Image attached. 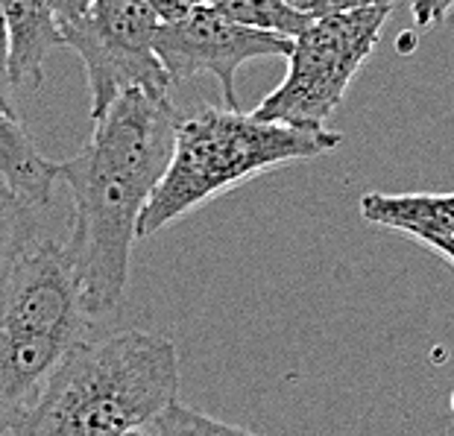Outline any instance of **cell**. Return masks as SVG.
<instances>
[{
	"label": "cell",
	"instance_id": "1",
	"mask_svg": "<svg viewBox=\"0 0 454 436\" xmlns=\"http://www.w3.org/2000/svg\"><path fill=\"white\" fill-rule=\"evenodd\" d=\"M179 112L170 94L127 89L94 121L91 138L59 164L71 191V255L89 316L114 311L129 284L138 220L168 170Z\"/></svg>",
	"mask_w": 454,
	"mask_h": 436
},
{
	"label": "cell",
	"instance_id": "2",
	"mask_svg": "<svg viewBox=\"0 0 454 436\" xmlns=\"http://www.w3.org/2000/svg\"><path fill=\"white\" fill-rule=\"evenodd\" d=\"M179 354L168 337L123 328L82 337L4 436H127L176 401Z\"/></svg>",
	"mask_w": 454,
	"mask_h": 436
},
{
	"label": "cell",
	"instance_id": "3",
	"mask_svg": "<svg viewBox=\"0 0 454 436\" xmlns=\"http://www.w3.org/2000/svg\"><path fill=\"white\" fill-rule=\"evenodd\" d=\"M340 141V132L261 121L229 105H200L179 114L173 156L141 211L138 237L159 235L164 226L261 173L332 152Z\"/></svg>",
	"mask_w": 454,
	"mask_h": 436
},
{
	"label": "cell",
	"instance_id": "4",
	"mask_svg": "<svg viewBox=\"0 0 454 436\" xmlns=\"http://www.w3.org/2000/svg\"><path fill=\"white\" fill-rule=\"evenodd\" d=\"M89 337V311L65 240L33 237L0 293V436Z\"/></svg>",
	"mask_w": 454,
	"mask_h": 436
},
{
	"label": "cell",
	"instance_id": "5",
	"mask_svg": "<svg viewBox=\"0 0 454 436\" xmlns=\"http://www.w3.org/2000/svg\"><path fill=\"white\" fill-rule=\"evenodd\" d=\"M393 6L357 4L317 18L294 38L285 80L253 112L261 121L325 129L346 89L379 44Z\"/></svg>",
	"mask_w": 454,
	"mask_h": 436
},
{
	"label": "cell",
	"instance_id": "6",
	"mask_svg": "<svg viewBox=\"0 0 454 436\" xmlns=\"http://www.w3.org/2000/svg\"><path fill=\"white\" fill-rule=\"evenodd\" d=\"M159 18L144 0H94L62 24L65 47L80 56L91 94V121L127 89L170 94V76L156 56Z\"/></svg>",
	"mask_w": 454,
	"mask_h": 436
},
{
	"label": "cell",
	"instance_id": "7",
	"mask_svg": "<svg viewBox=\"0 0 454 436\" xmlns=\"http://www.w3.org/2000/svg\"><path fill=\"white\" fill-rule=\"evenodd\" d=\"M156 56L170 76V85H182L200 74L215 76L223 91V103L238 109L235 76L247 62L276 59L291 53L294 38L253 30L226 18L215 6H200L179 21L159 24Z\"/></svg>",
	"mask_w": 454,
	"mask_h": 436
},
{
	"label": "cell",
	"instance_id": "8",
	"mask_svg": "<svg viewBox=\"0 0 454 436\" xmlns=\"http://www.w3.org/2000/svg\"><path fill=\"white\" fill-rule=\"evenodd\" d=\"M9 27V80L15 91H35L44 82V62L65 47L53 0H4Z\"/></svg>",
	"mask_w": 454,
	"mask_h": 436
},
{
	"label": "cell",
	"instance_id": "9",
	"mask_svg": "<svg viewBox=\"0 0 454 436\" xmlns=\"http://www.w3.org/2000/svg\"><path fill=\"white\" fill-rule=\"evenodd\" d=\"M357 206L366 222L402 231L419 244L454 237V193H366Z\"/></svg>",
	"mask_w": 454,
	"mask_h": 436
},
{
	"label": "cell",
	"instance_id": "10",
	"mask_svg": "<svg viewBox=\"0 0 454 436\" xmlns=\"http://www.w3.org/2000/svg\"><path fill=\"white\" fill-rule=\"evenodd\" d=\"M0 182L15 191L30 206H51L53 188L59 182V164L35 147L18 121L0 105Z\"/></svg>",
	"mask_w": 454,
	"mask_h": 436
},
{
	"label": "cell",
	"instance_id": "11",
	"mask_svg": "<svg viewBox=\"0 0 454 436\" xmlns=\"http://www.w3.org/2000/svg\"><path fill=\"white\" fill-rule=\"evenodd\" d=\"M211 6L220 9L231 21L285 38H296L314 21V18L291 9L285 0H211Z\"/></svg>",
	"mask_w": 454,
	"mask_h": 436
},
{
	"label": "cell",
	"instance_id": "12",
	"mask_svg": "<svg viewBox=\"0 0 454 436\" xmlns=\"http://www.w3.org/2000/svg\"><path fill=\"white\" fill-rule=\"evenodd\" d=\"M33 237V206L0 182V293H4L6 278L12 273L18 255L27 249Z\"/></svg>",
	"mask_w": 454,
	"mask_h": 436
},
{
	"label": "cell",
	"instance_id": "13",
	"mask_svg": "<svg viewBox=\"0 0 454 436\" xmlns=\"http://www.w3.org/2000/svg\"><path fill=\"white\" fill-rule=\"evenodd\" d=\"M153 436H258L238 424L211 419L208 413H200L194 407H185L179 401H173L170 407L153 419Z\"/></svg>",
	"mask_w": 454,
	"mask_h": 436
},
{
	"label": "cell",
	"instance_id": "14",
	"mask_svg": "<svg viewBox=\"0 0 454 436\" xmlns=\"http://www.w3.org/2000/svg\"><path fill=\"white\" fill-rule=\"evenodd\" d=\"M0 105H4L9 114H18L15 89H12V80H9V27L4 15V0H0Z\"/></svg>",
	"mask_w": 454,
	"mask_h": 436
},
{
	"label": "cell",
	"instance_id": "15",
	"mask_svg": "<svg viewBox=\"0 0 454 436\" xmlns=\"http://www.w3.org/2000/svg\"><path fill=\"white\" fill-rule=\"evenodd\" d=\"M451 9H454V0H411V15L419 30H428V27H437L440 21H446V15Z\"/></svg>",
	"mask_w": 454,
	"mask_h": 436
},
{
	"label": "cell",
	"instance_id": "16",
	"mask_svg": "<svg viewBox=\"0 0 454 436\" xmlns=\"http://www.w3.org/2000/svg\"><path fill=\"white\" fill-rule=\"evenodd\" d=\"M144 4L153 9L159 24H170V21H179V18L191 15L200 6H211V0H144Z\"/></svg>",
	"mask_w": 454,
	"mask_h": 436
},
{
	"label": "cell",
	"instance_id": "17",
	"mask_svg": "<svg viewBox=\"0 0 454 436\" xmlns=\"http://www.w3.org/2000/svg\"><path fill=\"white\" fill-rule=\"evenodd\" d=\"M287 6L296 9V12H302L308 18H325V15H334L340 12V9H349V6H357L361 0H285Z\"/></svg>",
	"mask_w": 454,
	"mask_h": 436
},
{
	"label": "cell",
	"instance_id": "18",
	"mask_svg": "<svg viewBox=\"0 0 454 436\" xmlns=\"http://www.w3.org/2000/svg\"><path fill=\"white\" fill-rule=\"evenodd\" d=\"M91 4H94V0H53L56 18H59V27L67 24V21H74V18H80Z\"/></svg>",
	"mask_w": 454,
	"mask_h": 436
},
{
	"label": "cell",
	"instance_id": "19",
	"mask_svg": "<svg viewBox=\"0 0 454 436\" xmlns=\"http://www.w3.org/2000/svg\"><path fill=\"white\" fill-rule=\"evenodd\" d=\"M127 436H153V431L150 428H138V431H129Z\"/></svg>",
	"mask_w": 454,
	"mask_h": 436
},
{
	"label": "cell",
	"instance_id": "20",
	"mask_svg": "<svg viewBox=\"0 0 454 436\" xmlns=\"http://www.w3.org/2000/svg\"><path fill=\"white\" fill-rule=\"evenodd\" d=\"M361 4H384V6H393V0H361Z\"/></svg>",
	"mask_w": 454,
	"mask_h": 436
}]
</instances>
